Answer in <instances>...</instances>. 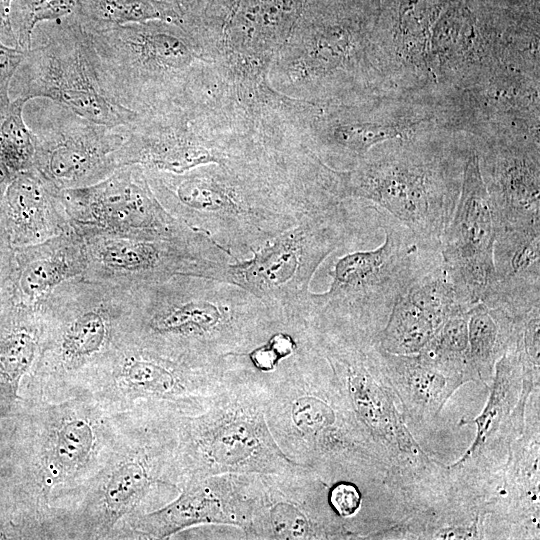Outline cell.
Returning a JSON list of instances; mask_svg holds the SVG:
<instances>
[{
	"mask_svg": "<svg viewBox=\"0 0 540 540\" xmlns=\"http://www.w3.org/2000/svg\"><path fill=\"white\" fill-rule=\"evenodd\" d=\"M161 205L234 260L340 197L334 171L306 148L201 165L183 173L145 169Z\"/></svg>",
	"mask_w": 540,
	"mask_h": 540,
	"instance_id": "cell-1",
	"label": "cell"
},
{
	"mask_svg": "<svg viewBox=\"0 0 540 540\" xmlns=\"http://www.w3.org/2000/svg\"><path fill=\"white\" fill-rule=\"evenodd\" d=\"M128 336L165 355L217 363L249 353L282 321L240 286L178 274L130 289Z\"/></svg>",
	"mask_w": 540,
	"mask_h": 540,
	"instance_id": "cell-2",
	"label": "cell"
},
{
	"mask_svg": "<svg viewBox=\"0 0 540 540\" xmlns=\"http://www.w3.org/2000/svg\"><path fill=\"white\" fill-rule=\"evenodd\" d=\"M263 372L266 420L281 451L328 485L339 476L386 477L374 445L356 421L332 370L307 337Z\"/></svg>",
	"mask_w": 540,
	"mask_h": 540,
	"instance_id": "cell-3",
	"label": "cell"
},
{
	"mask_svg": "<svg viewBox=\"0 0 540 540\" xmlns=\"http://www.w3.org/2000/svg\"><path fill=\"white\" fill-rule=\"evenodd\" d=\"M309 337L384 462L385 483L398 489L410 507L443 491L450 480L448 466L430 458L409 431L376 343L352 331L316 324L309 326Z\"/></svg>",
	"mask_w": 540,
	"mask_h": 540,
	"instance_id": "cell-4",
	"label": "cell"
},
{
	"mask_svg": "<svg viewBox=\"0 0 540 540\" xmlns=\"http://www.w3.org/2000/svg\"><path fill=\"white\" fill-rule=\"evenodd\" d=\"M266 382L245 355L233 356L212 403L185 420L186 478L272 474L307 468L289 459L266 420Z\"/></svg>",
	"mask_w": 540,
	"mask_h": 540,
	"instance_id": "cell-5",
	"label": "cell"
},
{
	"mask_svg": "<svg viewBox=\"0 0 540 540\" xmlns=\"http://www.w3.org/2000/svg\"><path fill=\"white\" fill-rule=\"evenodd\" d=\"M79 21L109 92L138 114L174 103L192 74L213 63L202 43L174 23L98 26Z\"/></svg>",
	"mask_w": 540,
	"mask_h": 540,
	"instance_id": "cell-6",
	"label": "cell"
},
{
	"mask_svg": "<svg viewBox=\"0 0 540 540\" xmlns=\"http://www.w3.org/2000/svg\"><path fill=\"white\" fill-rule=\"evenodd\" d=\"M374 209L385 233L384 242L375 249L338 258L328 272L332 279L329 289L310 293L308 316L376 343L397 298L441 255L422 247L392 216Z\"/></svg>",
	"mask_w": 540,
	"mask_h": 540,
	"instance_id": "cell-7",
	"label": "cell"
},
{
	"mask_svg": "<svg viewBox=\"0 0 540 540\" xmlns=\"http://www.w3.org/2000/svg\"><path fill=\"white\" fill-rule=\"evenodd\" d=\"M353 230L350 212L341 203L307 215L245 259L216 263L208 278L255 295L290 331L307 318L314 273Z\"/></svg>",
	"mask_w": 540,
	"mask_h": 540,
	"instance_id": "cell-8",
	"label": "cell"
},
{
	"mask_svg": "<svg viewBox=\"0 0 540 540\" xmlns=\"http://www.w3.org/2000/svg\"><path fill=\"white\" fill-rule=\"evenodd\" d=\"M342 199H365L406 226L422 247L440 251L461 190L449 162L415 149L363 157L337 171Z\"/></svg>",
	"mask_w": 540,
	"mask_h": 540,
	"instance_id": "cell-9",
	"label": "cell"
},
{
	"mask_svg": "<svg viewBox=\"0 0 540 540\" xmlns=\"http://www.w3.org/2000/svg\"><path fill=\"white\" fill-rule=\"evenodd\" d=\"M33 31L31 47L10 87L14 98H45L98 124L130 126L140 114L121 105L100 74L80 21H54Z\"/></svg>",
	"mask_w": 540,
	"mask_h": 540,
	"instance_id": "cell-10",
	"label": "cell"
},
{
	"mask_svg": "<svg viewBox=\"0 0 540 540\" xmlns=\"http://www.w3.org/2000/svg\"><path fill=\"white\" fill-rule=\"evenodd\" d=\"M259 152V145L216 109L174 104L140 114L126 127V139L116 157L119 167L140 165L147 170L183 173Z\"/></svg>",
	"mask_w": 540,
	"mask_h": 540,
	"instance_id": "cell-11",
	"label": "cell"
},
{
	"mask_svg": "<svg viewBox=\"0 0 540 540\" xmlns=\"http://www.w3.org/2000/svg\"><path fill=\"white\" fill-rule=\"evenodd\" d=\"M78 235L86 259L83 278L128 289L178 274L206 278L216 262L234 260L199 232L179 237L106 232Z\"/></svg>",
	"mask_w": 540,
	"mask_h": 540,
	"instance_id": "cell-12",
	"label": "cell"
},
{
	"mask_svg": "<svg viewBox=\"0 0 540 540\" xmlns=\"http://www.w3.org/2000/svg\"><path fill=\"white\" fill-rule=\"evenodd\" d=\"M27 125L33 136V168L59 191L95 184L119 168L117 152L127 126L92 122L45 98Z\"/></svg>",
	"mask_w": 540,
	"mask_h": 540,
	"instance_id": "cell-13",
	"label": "cell"
},
{
	"mask_svg": "<svg viewBox=\"0 0 540 540\" xmlns=\"http://www.w3.org/2000/svg\"><path fill=\"white\" fill-rule=\"evenodd\" d=\"M130 299L128 288L85 278L53 290L37 307L56 359L76 367L109 350L114 334H128Z\"/></svg>",
	"mask_w": 540,
	"mask_h": 540,
	"instance_id": "cell-14",
	"label": "cell"
},
{
	"mask_svg": "<svg viewBox=\"0 0 540 540\" xmlns=\"http://www.w3.org/2000/svg\"><path fill=\"white\" fill-rule=\"evenodd\" d=\"M61 196L70 226L78 234L179 237L196 232L161 205L140 165L119 167L103 180L63 190Z\"/></svg>",
	"mask_w": 540,
	"mask_h": 540,
	"instance_id": "cell-15",
	"label": "cell"
},
{
	"mask_svg": "<svg viewBox=\"0 0 540 540\" xmlns=\"http://www.w3.org/2000/svg\"><path fill=\"white\" fill-rule=\"evenodd\" d=\"M252 539H349L355 535L332 510L328 484L309 468L246 474Z\"/></svg>",
	"mask_w": 540,
	"mask_h": 540,
	"instance_id": "cell-16",
	"label": "cell"
},
{
	"mask_svg": "<svg viewBox=\"0 0 540 540\" xmlns=\"http://www.w3.org/2000/svg\"><path fill=\"white\" fill-rule=\"evenodd\" d=\"M495 221L479 156L465 162L461 190L453 217L440 244L442 263L461 302L472 307L495 284Z\"/></svg>",
	"mask_w": 540,
	"mask_h": 540,
	"instance_id": "cell-17",
	"label": "cell"
},
{
	"mask_svg": "<svg viewBox=\"0 0 540 540\" xmlns=\"http://www.w3.org/2000/svg\"><path fill=\"white\" fill-rule=\"evenodd\" d=\"M200 525L233 527L252 539L246 474L186 478L179 496L139 518L138 528L149 538L164 539Z\"/></svg>",
	"mask_w": 540,
	"mask_h": 540,
	"instance_id": "cell-18",
	"label": "cell"
},
{
	"mask_svg": "<svg viewBox=\"0 0 540 540\" xmlns=\"http://www.w3.org/2000/svg\"><path fill=\"white\" fill-rule=\"evenodd\" d=\"M538 386L539 372L522 361L512 339L495 364L483 411L475 419L463 418L460 422L461 425L474 423L476 436L463 456L448 466L449 470L452 473L470 470L493 448L519 438L526 427L527 402Z\"/></svg>",
	"mask_w": 540,
	"mask_h": 540,
	"instance_id": "cell-19",
	"label": "cell"
},
{
	"mask_svg": "<svg viewBox=\"0 0 540 540\" xmlns=\"http://www.w3.org/2000/svg\"><path fill=\"white\" fill-rule=\"evenodd\" d=\"M470 308L459 299L440 257L397 298L376 344L392 354H417L452 314Z\"/></svg>",
	"mask_w": 540,
	"mask_h": 540,
	"instance_id": "cell-20",
	"label": "cell"
},
{
	"mask_svg": "<svg viewBox=\"0 0 540 540\" xmlns=\"http://www.w3.org/2000/svg\"><path fill=\"white\" fill-rule=\"evenodd\" d=\"M85 271L82 239L71 228L44 242L14 248L5 284L15 303L36 307L60 285L83 278Z\"/></svg>",
	"mask_w": 540,
	"mask_h": 540,
	"instance_id": "cell-21",
	"label": "cell"
},
{
	"mask_svg": "<svg viewBox=\"0 0 540 540\" xmlns=\"http://www.w3.org/2000/svg\"><path fill=\"white\" fill-rule=\"evenodd\" d=\"M61 192L34 168L14 175L0 198V223L14 248L38 244L71 229Z\"/></svg>",
	"mask_w": 540,
	"mask_h": 540,
	"instance_id": "cell-22",
	"label": "cell"
},
{
	"mask_svg": "<svg viewBox=\"0 0 540 540\" xmlns=\"http://www.w3.org/2000/svg\"><path fill=\"white\" fill-rule=\"evenodd\" d=\"M495 284L481 301L520 318L540 305V227L496 231Z\"/></svg>",
	"mask_w": 540,
	"mask_h": 540,
	"instance_id": "cell-23",
	"label": "cell"
},
{
	"mask_svg": "<svg viewBox=\"0 0 540 540\" xmlns=\"http://www.w3.org/2000/svg\"><path fill=\"white\" fill-rule=\"evenodd\" d=\"M377 345V344H376ZM382 369L403 411L406 422L422 423L437 417L467 377L421 353L392 354L378 345Z\"/></svg>",
	"mask_w": 540,
	"mask_h": 540,
	"instance_id": "cell-24",
	"label": "cell"
},
{
	"mask_svg": "<svg viewBox=\"0 0 540 540\" xmlns=\"http://www.w3.org/2000/svg\"><path fill=\"white\" fill-rule=\"evenodd\" d=\"M485 182L495 231L540 227L538 152L501 150L490 156Z\"/></svg>",
	"mask_w": 540,
	"mask_h": 540,
	"instance_id": "cell-25",
	"label": "cell"
},
{
	"mask_svg": "<svg viewBox=\"0 0 540 540\" xmlns=\"http://www.w3.org/2000/svg\"><path fill=\"white\" fill-rule=\"evenodd\" d=\"M502 485L486 499L489 512L523 525L527 537L539 536V424L508 444Z\"/></svg>",
	"mask_w": 540,
	"mask_h": 540,
	"instance_id": "cell-26",
	"label": "cell"
},
{
	"mask_svg": "<svg viewBox=\"0 0 540 540\" xmlns=\"http://www.w3.org/2000/svg\"><path fill=\"white\" fill-rule=\"evenodd\" d=\"M517 320L481 301L469 309L468 368L473 382L489 386L496 362L513 339Z\"/></svg>",
	"mask_w": 540,
	"mask_h": 540,
	"instance_id": "cell-27",
	"label": "cell"
},
{
	"mask_svg": "<svg viewBox=\"0 0 540 540\" xmlns=\"http://www.w3.org/2000/svg\"><path fill=\"white\" fill-rule=\"evenodd\" d=\"M80 15L81 21L98 26L155 20L185 25L181 10L165 0H82Z\"/></svg>",
	"mask_w": 540,
	"mask_h": 540,
	"instance_id": "cell-28",
	"label": "cell"
},
{
	"mask_svg": "<svg viewBox=\"0 0 540 540\" xmlns=\"http://www.w3.org/2000/svg\"><path fill=\"white\" fill-rule=\"evenodd\" d=\"M156 483L165 482L155 478L144 461L135 459L120 465L110 477L104 491L108 518L115 521L131 511Z\"/></svg>",
	"mask_w": 540,
	"mask_h": 540,
	"instance_id": "cell-29",
	"label": "cell"
},
{
	"mask_svg": "<svg viewBox=\"0 0 540 540\" xmlns=\"http://www.w3.org/2000/svg\"><path fill=\"white\" fill-rule=\"evenodd\" d=\"M468 318L469 309L452 314L419 353L449 369L463 373L470 382Z\"/></svg>",
	"mask_w": 540,
	"mask_h": 540,
	"instance_id": "cell-30",
	"label": "cell"
},
{
	"mask_svg": "<svg viewBox=\"0 0 540 540\" xmlns=\"http://www.w3.org/2000/svg\"><path fill=\"white\" fill-rule=\"evenodd\" d=\"M27 103L14 98L0 123V158L14 174L32 169L34 163L33 136L24 118Z\"/></svg>",
	"mask_w": 540,
	"mask_h": 540,
	"instance_id": "cell-31",
	"label": "cell"
},
{
	"mask_svg": "<svg viewBox=\"0 0 540 540\" xmlns=\"http://www.w3.org/2000/svg\"><path fill=\"white\" fill-rule=\"evenodd\" d=\"M94 444L89 423L75 419L64 423L56 433L54 462L64 471L82 467L88 460Z\"/></svg>",
	"mask_w": 540,
	"mask_h": 540,
	"instance_id": "cell-32",
	"label": "cell"
},
{
	"mask_svg": "<svg viewBox=\"0 0 540 540\" xmlns=\"http://www.w3.org/2000/svg\"><path fill=\"white\" fill-rule=\"evenodd\" d=\"M327 499L335 514L344 521L360 511L363 496L355 482L344 479L334 481L328 486Z\"/></svg>",
	"mask_w": 540,
	"mask_h": 540,
	"instance_id": "cell-33",
	"label": "cell"
},
{
	"mask_svg": "<svg viewBox=\"0 0 540 540\" xmlns=\"http://www.w3.org/2000/svg\"><path fill=\"white\" fill-rule=\"evenodd\" d=\"M26 52L20 47L6 45L0 40V123L10 109L11 82Z\"/></svg>",
	"mask_w": 540,
	"mask_h": 540,
	"instance_id": "cell-34",
	"label": "cell"
},
{
	"mask_svg": "<svg viewBox=\"0 0 540 540\" xmlns=\"http://www.w3.org/2000/svg\"><path fill=\"white\" fill-rule=\"evenodd\" d=\"M14 257V247L12 246L7 233L0 223V284L8 279Z\"/></svg>",
	"mask_w": 540,
	"mask_h": 540,
	"instance_id": "cell-35",
	"label": "cell"
},
{
	"mask_svg": "<svg viewBox=\"0 0 540 540\" xmlns=\"http://www.w3.org/2000/svg\"><path fill=\"white\" fill-rule=\"evenodd\" d=\"M12 1L0 0V40L6 45L18 47L11 25Z\"/></svg>",
	"mask_w": 540,
	"mask_h": 540,
	"instance_id": "cell-36",
	"label": "cell"
},
{
	"mask_svg": "<svg viewBox=\"0 0 540 540\" xmlns=\"http://www.w3.org/2000/svg\"><path fill=\"white\" fill-rule=\"evenodd\" d=\"M14 173L6 166L3 160L0 158V198L5 192L7 186L14 177Z\"/></svg>",
	"mask_w": 540,
	"mask_h": 540,
	"instance_id": "cell-37",
	"label": "cell"
},
{
	"mask_svg": "<svg viewBox=\"0 0 540 540\" xmlns=\"http://www.w3.org/2000/svg\"><path fill=\"white\" fill-rule=\"evenodd\" d=\"M378 2H380V0H378Z\"/></svg>",
	"mask_w": 540,
	"mask_h": 540,
	"instance_id": "cell-38",
	"label": "cell"
}]
</instances>
